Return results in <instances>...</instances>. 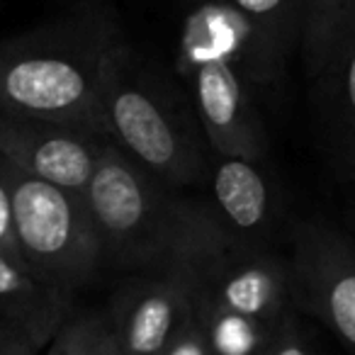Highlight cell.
<instances>
[{"label":"cell","mask_w":355,"mask_h":355,"mask_svg":"<svg viewBox=\"0 0 355 355\" xmlns=\"http://www.w3.org/2000/svg\"><path fill=\"white\" fill-rule=\"evenodd\" d=\"M246 25L219 0H202L188 15L180 37V69L212 153L261 158L268 137L246 93L236 54Z\"/></svg>","instance_id":"5b68a950"},{"label":"cell","mask_w":355,"mask_h":355,"mask_svg":"<svg viewBox=\"0 0 355 355\" xmlns=\"http://www.w3.org/2000/svg\"><path fill=\"white\" fill-rule=\"evenodd\" d=\"M110 137L80 124L0 112V156L20 171L85 193Z\"/></svg>","instance_id":"ba28073f"},{"label":"cell","mask_w":355,"mask_h":355,"mask_svg":"<svg viewBox=\"0 0 355 355\" xmlns=\"http://www.w3.org/2000/svg\"><path fill=\"white\" fill-rule=\"evenodd\" d=\"M0 248L20 251L15 239V219H12V193L3 171H0Z\"/></svg>","instance_id":"d6986e66"},{"label":"cell","mask_w":355,"mask_h":355,"mask_svg":"<svg viewBox=\"0 0 355 355\" xmlns=\"http://www.w3.org/2000/svg\"><path fill=\"white\" fill-rule=\"evenodd\" d=\"M103 119L105 134L168 185L207 180L209 158L195 107L119 37L105 59Z\"/></svg>","instance_id":"7a4b0ae2"},{"label":"cell","mask_w":355,"mask_h":355,"mask_svg":"<svg viewBox=\"0 0 355 355\" xmlns=\"http://www.w3.org/2000/svg\"><path fill=\"white\" fill-rule=\"evenodd\" d=\"M107 309L124 355H163L175 331L193 316L188 290L171 268H146L119 285Z\"/></svg>","instance_id":"9c48e42d"},{"label":"cell","mask_w":355,"mask_h":355,"mask_svg":"<svg viewBox=\"0 0 355 355\" xmlns=\"http://www.w3.org/2000/svg\"><path fill=\"white\" fill-rule=\"evenodd\" d=\"M42 353L46 355H124L107 304L71 311Z\"/></svg>","instance_id":"2e32d148"},{"label":"cell","mask_w":355,"mask_h":355,"mask_svg":"<svg viewBox=\"0 0 355 355\" xmlns=\"http://www.w3.org/2000/svg\"><path fill=\"white\" fill-rule=\"evenodd\" d=\"M190 304L207 334L212 355H270L275 329L266 321L219 304Z\"/></svg>","instance_id":"9a60e30c"},{"label":"cell","mask_w":355,"mask_h":355,"mask_svg":"<svg viewBox=\"0 0 355 355\" xmlns=\"http://www.w3.org/2000/svg\"><path fill=\"white\" fill-rule=\"evenodd\" d=\"M76 287L40 270L20 251L0 248V304L54 336L61 321L76 309Z\"/></svg>","instance_id":"7c38bea8"},{"label":"cell","mask_w":355,"mask_h":355,"mask_svg":"<svg viewBox=\"0 0 355 355\" xmlns=\"http://www.w3.org/2000/svg\"><path fill=\"white\" fill-rule=\"evenodd\" d=\"M207 180L219 222L241 241L268 246L280 222V200L261 158L214 153Z\"/></svg>","instance_id":"30bf717a"},{"label":"cell","mask_w":355,"mask_h":355,"mask_svg":"<svg viewBox=\"0 0 355 355\" xmlns=\"http://www.w3.org/2000/svg\"><path fill=\"white\" fill-rule=\"evenodd\" d=\"M83 195L105 261L132 270L166 266L185 224L190 200L173 195L166 180L112 139L105 141Z\"/></svg>","instance_id":"277c9868"},{"label":"cell","mask_w":355,"mask_h":355,"mask_svg":"<svg viewBox=\"0 0 355 355\" xmlns=\"http://www.w3.org/2000/svg\"><path fill=\"white\" fill-rule=\"evenodd\" d=\"M163 355H212L207 334H205L202 324L195 319V314L175 331Z\"/></svg>","instance_id":"ac0fdd59"},{"label":"cell","mask_w":355,"mask_h":355,"mask_svg":"<svg viewBox=\"0 0 355 355\" xmlns=\"http://www.w3.org/2000/svg\"><path fill=\"white\" fill-rule=\"evenodd\" d=\"M49 336L0 304V355H40Z\"/></svg>","instance_id":"e0dca14e"},{"label":"cell","mask_w":355,"mask_h":355,"mask_svg":"<svg viewBox=\"0 0 355 355\" xmlns=\"http://www.w3.org/2000/svg\"><path fill=\"white\" fill-rule=\"evenodd\" d=\"M114 37L98 17L76 15L3 40L0 112L105 134L103 71Z\"/></svg>","instance_id":"6da1fadb"},{"label":"cell","mask_w":355,"mask_h":355,"mask_svg":"<svg viewBox=\"0 0 355 355\" xmlns=\"http://www.w3.org/2000/svg\"><path fill=\"white\" fill-rule=\"evenodd\" d=\"M345 232H348L350 234V239H353V241H355V198L353 200H350V205H348V209H345Z\"/></svg>","instance_id":"ffe728a7"},{"label":"cell","mask_w":355,"mask_h":355,"mask_svg":"<svg viewBox=\"0 0 355 355\" xmlns=\"http://www.w3.org/2000/svg\"><path fill=\"white\" fill-rule=\"evenodd\" d=\"M163 268H171L195 304H219L277 329L300 311L292 300L290 261L268 246L241 241L209 202L190 200L185 224Z\"/></svg>","instance_id":"3957f363"},{"label":"cell","mask_w":355,"mask_h":355,"mask_svg":"<svg viewBox=\"0 0 355 355\" xmlns=\"http://www.w3.org/2000/svg\"><path fill=\"white\" fill-rule=\"evenodd\" d=\"M292 300L355 350V241L319 219L290 227Z\"/></svg>","instance_id":"52a82bcc"},{"label":"cell","mask_w":355,"mask_h":355,"mask_svg":"<svg viewBox=\"0 0 355 355\" xmlns=\"http://www.w3.org/2000/svg\"><path fill=\"white\" fill-rule=\"evenodd\" d=\"M248 27L256 59L253 80L270 85L297 49V0H219Z\"/></svg>","instance_id":"4fadbf2b"},{"label":"cell","mask_w":355,"mask_h":355,"mask_svg":"<svg viewBox=\"0 0 355 355\" xmlns=\"http://www.w3.org/2000/svg\"><path fill=\"white\" fill-rule=\"evenodd\" d=\"M12 193V219L20 253L56 280L80 287L105 263L100 234L85 195L20 171L0 156Z\"/></svg>","instance_id":"8992f818"},{"label":"cell","mask_w":355,"mask_h":355,"mask_svg":"<svg viewBox=\"0 0 355 355\" xmlns=\"http://www.w3.org/2000/svg\"><path fill=\"white\" fill-rule=\"evenodd\" d=\"M355 25V0H297V51L309 83L326 69Z\"/></svg>","instance_id":"5bb4252c"},{"label":"cell","mask_w":355,"mask_h":355,"mask_svg":"<svg viewBox=\"0 0 355 355\" xmlns=\"http://www.w3.org/2000/svg\"><path fill=\"white\" fill-rule=\"evenodd\" d=\"M319 148L340 183L355 185V25L326 69L311 80Z\"/></svg>","instance_id":"8fae6325"}]
</instances>
